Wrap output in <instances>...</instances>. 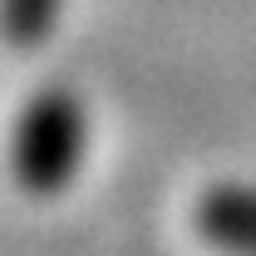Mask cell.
Returning a JSON list of instances; mask_svg holds the SVG:
<instances>
[{
    "label": "cell",
    "instance_id": "cell-1",
    "mask_svg": "<svg viewBox=\"0 0 256 256\" xmlns=\"http://www.w3.org/2000/svg\"><path fill=\"white\" fill-rule=\"evenodd\" d=\"M89 158V108L64 84L34 89L10 124V178L25 197H60Z\"/></svg>",
    "mask_w": 256,
    "mask_h": 256
},
{
    "label": "cell",
    "instance_id": "cell-3",
    "mask_svg": "<svg viewBox=\"0 0 256 256\" xmlns=\"http://www.w3.org/2000/svg\"><path fill=\"white\" fill-rule=\"evenodd\" d=\"M64 0H0V40L10 50H40L60 25Z\"/></svg>",
    "mask_w": 256,
    "mask_h": 256
},
{
    "label": "cell",
    "instance_id": "cell-2",
    "mask_svg": "<svg viewBox=\"0 0 256 256\" xmlns=\"http://www.w3.org/2000/svg\"><path fill=\"white\" fill-rule=\"evenodd\" d=\"M192 222L217 256H256V188L252 182H217L197 197Z\"/></svg>",
    "mask_w": 256,
    "mask_h": 256
}]
</instances>
